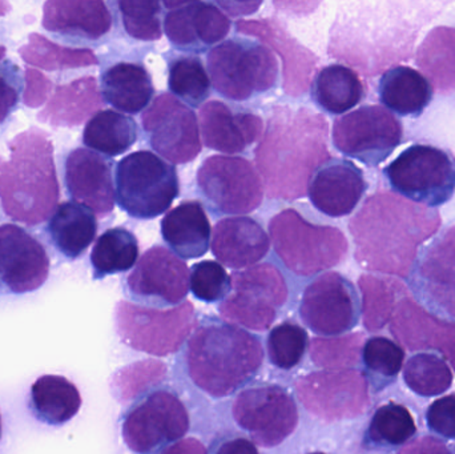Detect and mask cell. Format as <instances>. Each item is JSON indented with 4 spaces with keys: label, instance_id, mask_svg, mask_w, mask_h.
Masks as SVG:
<instances>
[{
    "label": "cell",
    "instance_id": "obj_1",
    "mask_svg": "<svg viewBox=\"0 0 455 454\" xmlns=\"http://www.w3.org/2000/svg\"><path fill=\"white\" fill-rule=\"evenodd\" d=\"M328 122L307 108L273 109L256 148L267 195L294 200L307 195L315 171L331 160Z\"/></svg>",
    "mask_w": 455,
    "mask_h": 454
},
{
    "label": "cell",
    "instance_id": "obj_2",
    "mask_svg": "<svg viewBox=\"0 0 455 454\" xmlns=\"http://www.w3.org/2000/svg\"><path fill=\"white\" fill-rule=\"evenodd\" d=\"M403 3L349 5L331 27L329 53L374 76L392 61L411 58L424 18Z\"/></svg>",
    "mask_w": 455,
    "mask_h": 454
},
{
    "label": "cell",
    "instance_id": "obj_3",
    "mask_svg": "<svg viewBox=\"0 0 455 454\" xmlns=\"http://www.w3.org/2000/svg\"><path fill=\"white\" fill-rule=\"evenodd\" d=\"M0 156V203L8 218L27 226L44 223L58 208L60 186L53 144L44 131L31 128L8 143Z\"/></svg>",
    "mask_w": 455,
    "mask_h": 454
},
{
    "label": "cell",
    "instance_id": "obj_4",
    "mask_svg": "<svg viewBox=\"0 0 455 454\" xmlns=\"http://www.w3.org/2000/svg\"><path fill=\"white\" fill-rule=\"evenodd\" d=\"M264 362L261 341L228 323L195 330L187 346V368L195 386L221 399L235 394L256 376Z\"/></svg>",
    "mask_w": 455,
    "mask_h": 454
},
{
    "label": "cell",
    "instance_id": "obj_5",
    "mask_svg": "<svg viewBox=\"0 0 455 454\" xmlns=\"http://www.w3.org/2000/svg\"><path fill=\"white\" fill-rule=\"evenodd\" d=\"M273 250L283 266L299 276H313L339 266L347 240L336 227L315 226L296 210H283L269 223Z\"/></svg>",
    "mask_w": 455,
    "mask_h": 454
},
{
    "label": "cell",
    "instance_id": "obj_6",
    "mask_svg": "<svg viewBox=\"0 0 455 454\" xmlns=\"http://www.w3.org/2000/svg\"><path fill=\"white\" fill-rule=\"evenodd\" d=\"M208 71L215 90L233 101L267 92L278 80L275 52L259 42L233 37L208 53Z\"/></svg>",
    "mask_w": 455,
    "mask_h": 454
},
{
    "label": "cell",
    "instance_id": "obj_7",
    "mask_svg": "<svg viewBox=\"0 0 455 454\" xmlns=\"http://www.w3.org/2000/svg\"><path fill=\"white\" fill-rule=\"evenodd\" d=\"M179 194L176 168L154 152H133L117 164V204L132 218L151 220L163 215Z\"/></svg>",
    "mask_w": 455,
    "mask_h": 454
},
{
    "label": "cell",
    "instance_id": "obj_8",
    "mask_svg": "<svg viewBox=\"0 0 455 454\" xmlns=\"http://www.w3.org/2000/svg\"><path fill=\"white\" fill-rule=\"evenodd\" d=\"M196 325V312L189 301L171 309H152L119 301L115 308V327L120 340L151 356L178 352Z\"/></svg>",
    "mask_w": 455,
    "mask_h": 454
},
{
    "label": "cell",
    "instance_id": "obj_9",
    "mask_svg": "<svg viewBox=\"0 0 455 454\" xmlns=\"http://www.w3.org/2000/svg\"><path fill=\"white\" fill-rule=\"evenodd\" d=\"M385 176L398 194L429 208L445 204L455 192V159L451 152L414 144L401 152Z\"/></svg>",
    "mask_w": 455,
    "mask_h": 454
},
{
    "label": "cell",
    "instance_id": "obj_10",
    "mask_svg": "<svg viewBox=\"0 0 455 454\" xmlns=\"http://www.w3.org/2000/svg\"><path fill=\"white\" fill-rule=\"evenodd\" d=\"M232 291L221 301V317L248 330H269L277 311L288 300L289 291L283 274L272 264L249 267L235 272Z\"/></svg>",
    "mask_w": 455,
    "mask_h": 454
},
{
    "label": "cell",
    "instance_id": "obj_11",
    "mask_svg": "<svg viewBox=\"0 0 455 454\" xmlns=\"http://www.w3.org/2000/svg\"><path fill=\"white\" fill-rule=\"evenodd\" d=\"M294 388L305 410L325 423L358 418L371 405L365 373L353 368L309 373Z\"/></svg>",
    "mask_w": 455,
    "mask_h": 454
},
{
    "label": "cell",
    "instance_id": "obj_12",
    "mask_svg": "<svg viewBox=\"0 0 455 454\" xmlns=\"http://www.w3.org/2000/svg\"><path fill=\"white\" fill-rule=\"evenodd\" d=\"M197 187L210 207L221 215L253 212L264 199L262 179L243 157H208L197 172Z\"/></svg>",
    "mask_w": 455,
    "mask_h": 454
},
{
    "label": "cell",
    "instance_id": "obj_13",
    "mask_svg": "<svg viewBox=\"0 0 455 454\" xmlns=\"http://www.w3.org/2000/svg\"><path fill=\"white\" fill-rule=\"evenodd\" d=\"M400 120L379 106H363L334 122L333 144L345 156L376 167L403 143Z\"/></svg>",
    "mask_w": 455,
    "mask_h": 454
},
{
    "label": "cell",
    "instance_id": "obj_14",
    "mask_svg": "<svg viewBox=\"0 0 455 454\" xmlns=\"http://www.w3.org/2000/svg\"><path fill=\"white\" fill-rule=\"evenodd\" d=\"M237 426L262 448L283 444L299 426V408L293 397L278 386L243 389L232 405Z\"/></svg>",
    "mask_w": 455,
    "mask_h": 454
},
{
    "label": "cell",
    "instance_id": "obj_15",
    "mask_svg": "<svg viewBox=\"0 0 455 454\" xmlns=\"http://www.w3.org/2000/svg\"><path fill=\"white\" fill-rule=\"evenodd\" d=\"M144 132L152 148L173 164H186L202 152L199 119L183 101L160 93L141 115Z\"/></svg>",
    "mask_w": 455,
    "mask_h": 454
},
{
    "label": "cell",
    "instance_id": "obj_16",
    "mask_svg": "<svg viewBox=\"0 0 455 454\" xmlns=\"http://www.w3.org/2000/svg\"><path fill=\"white\" fill-rule=\"evenodd\" d=\"M189 431L186 405L172 392L157 391L136 405L122 426L128 450L151 454L171 442H179Z\"/></svg>",
    "mask_w": 455,
    "mask_h": 454
},
{
    "label": "cell",
    "instance_id": "obj_17",
    "mask_svg": "<svg viewBox=\"0 0 455 454\" xmlns=\"http://www.w3.org/2000/svg\"><path fill=\"white\" fill-rule=\"evenodd\" d=\"M361 303L352 282L339 272L315 277L302 295L299 316L320 336H339L360 322Z\"/></svg>",
    "mask_w": 455,
    "mask_h": 454
},
{
    "label": "cell",
    "instance_id": "obj_18",
    "mask_svg": "<svg viewBox=\"0 0 455 454\" xmlns=\"http://www.w3.org/2000/svg\"><path fill=\"white\" fill-rule=\"evenodd\" d=\"M409 285L429 312L455 320V227L422 251Z\"/></svg>",
    "mask_w": 455,
    "mask_h": 454
},
{
    "label": "cell",
    "instance_id": "obj_19",
    "mask_svg": "<svg viewBox=\"0 0 455 454\" xmlns=\"http://www.w3.org/2000/svg\"><path fill=\"white\" fill-rule=\"evenodd\" d=\"M44 245L15 224L0 226V292L24 295L39 290L50 275Z\"/></svg>",
    "mask_w": 455,
    "mask_h": 454
},
{
    "label": "cell",
    "instance_id": "obj_20",
    "mask_svg": "<svg viewBox=\"0 0 455 454\" xmlns=\"http://www.w3.org/2000/svg\"><path fill=\"white\" fill-rule=\"evenodd\" d=\"M189 274L187 264L167 248H149L127 279L131 295L138 300L178 306L188 295Z\"/></svg>",
    "mask_w": 455,
    "mask_h": 454
},
{
    "label": "cell",
    "instance_id": "obj_21",
    "mask_svg": "<svg viewBox=\"0 0 455 454\" xmlns=\"http://www.w3.org/2000/svg\"><path fill=\"white\" fill-rule=\"evenodd\" d=\"M164 4L171 8L165 16V35L180 50L203 52L229 34V19L212 3L165 2Z\"/></svg>",
    "mask_w": 455,
    "mask_h": 454
},
{
    "label": "cell",
    "instance_id": "obj_22",
    "mask_svg": "<svg viewBox=\"0 0 455 454\" xmlns=\"http://www.w3.org/2000/svg\"><path fill=\"white\" fill-rule=\"evenodd\" d=\"M235 28L240 34L261 40L283 58V85L288 95L299 98L307 92L318 63V58L312 51L299 44L275 19L240 20Z\"/></svg>",
    "mask_w": 455,
    "mask_h": 454
},
{
    "label": "cell",
    "instance_id": "obj_23",
    "mask_svg": "<svg viewBox=\"0 0 455 454\" xmlns=\"http://www.w3.org/2000/svg\"><path fill=\"white\" fill-rule=\"evenodd\" d=\"M72 199L90 208L99 218L114 211L115 188L112 163L91 149L76 148L68 155L64 171Z\"/></svg>",
    "mask_w": 455,
    "mask_h": 454
},
{
    "label": "cell",
    "instance_id": "obj_24",
    "mask_svg": "<svg viewBox=\"0 0 455 454\" xmlns=\"http://www.w3.org/2000/svg\"><path fill=\"white\" fill-rule=\"evenodd\" d=\"M366 189L363 171L355 163L334 159L315 171L307 196L315 210L331 218H342L355 210Z\"/></svg>",
    "mask_w": 455,
    "mask_h": 454
},
{
    "label": "cell",
    "instance_id": "obj_25",
    "mask_svg": "<svg viewBox=\"0 0 455 454\" xmlns=\"http://www.w3.org/2000/svg\"><path fill=\"white\" fill-rule=\"evenodd\" d=\"M43 27L71 42H98L108 34L112 15L101 0H48L43 5Z\"/></svg>",
    "mask_w": 455,
    "mask_h": 454
},
{
    "label": "cell",
    "instance_id": "obj_26",
    "mask_svg": "<svg viewBox=\"0 0 455 454\" xmlns=\"http://www.w3.org/2000/svg\"><path fill=\"white\" fill-rule=\"evenodd\" d=\"M390 331L411 351L437 349L455 370V323L433 316L416 301L403 299L393 315Z\"/></svg>",
    "mask_w": 455,
    "mask_h": 454
},
{
    "label": "cell",
    "instance_id": "obj_27",
    "mask_svg": "<svg viewBox=\"0 0 455 454\" xmlns=\"http://www.w3.org/2000/svg\"><path fill=\"white\" fill-rule=\"evenodd\" d=\"M203 141L223 154H240L262 138L264 122L249 112L235 114L223 101L211 100L199 111Z\"/></svg>",
    "mask_w": 455,
    "mask_h": 454
},
{
    "label": "cell",
    "instance_id": "obj_28",
    "mask_svg": "<svg viewBox=\"0 0 455 454\" xmlns=\"http://www.w3.org/2000/svg\"><path fill=\"white\" fill-rule=\"evenodd\" d=\"M213 255L228 268L253 267L269 252L270 242L261 224L248 216L221 219L211 240Z\"/></svg>",
    "mask_w": 455,
    "mask_h": 454
},
{
    "label": "cell",
    "instance_id": "obj_29",
    "mask_svg": "<svg viewBox=\"0 0 455 454\" xmlns=\"http://www.w3.org/2000/svg\"><path fill=\"white\" fill-rule=\"evenodd\" d=\"M162 235L175 255L192 260L210 250L212 227L204 207L188 200L171 210L162 220Z\"/></svg>",
    "mask_w": 455,
    "mask_h": 454
},
{
    "label": "cell",
    "instance_id": "obj_30",
    "mask_svg": "<svg viewBox=\"0 0 455 454\" xmlns=\"http://www.w3.org/2000/svg\"><path fill=\"white\" fill-rule=\"evenodd\" d=\"M103 106L98 80L80 77L66 85L56 87L47 106L37 119L53 127H76L83 124Z\"/></svg>",
    "mask_w": 455,
    "mask_h": 454
},
{
    "label": "cell",
    "instance_id": "obj_31",
    "mask_svg": "<svg viewBox=\"0 0 455 454\" xmlns=\"http://www.w3.org/2000/svg\"><path fill=\"white\" fill-rule=\"evenodd\" d=\"M151 75L140 64L117 63L101 75V95L127 114L144 111L154 98Z\"/></svg>",
    "mask_w": 455,
    "mask_h": 454
},
{
    "label": "cell",
    "instance_id": "obj_32",
    "mask_svg": "<svg viewBox=\"0 0 455 454\" xmlns=\"http://www.w3.org/2000/svg\"><path fill=\"white\" fill-rule=\"evenodd\" d=\"M379 100L401 116H419L433 100L435 90L417 69L400 66L389 69L379 80Z\"/></svg>",
    "mask_w": 455,
    "mask_h": 454
},
{
    "label": "cell",
    "instance_id": "obj_33",
    "mask_svg": "<svg viewBox=\"0 0 455 454\" xmlns=\"http://www.w3.org/2000/svg\"><path fill=\"white\" fill-rule=\"evenodd\" d=\"M48 232L56 250L69 260L80 258L88 250L96 234L95 213L76 202L58 205L48 223Z\"/></svg>",
    "mask_w": 455,
    "mask_h": 454
},
{
    "label": "cell",
    "instance_id": "obj_34",
    "mask_svg": "<svg viewBox=\"0 0 455 454\" xmlns=\"http://www.w3.org/2000/svg\"><path fill=\"white\" fill-rule=\"evenodd\" d=\"M31 410L47 426L68 423L82 408V394L74 383L59 375L40 376L31 386Z\"/></svg>",
    "mask_w": 455,
    "mask_h": 454
},
{
    "label": "cell",
    "instance_id": "obj_35",
    "mask_svg": "<svg viewBox=\"0 0 455 454\" xmlns=\"http://www.w3.org/2000/svg\"><path fill=\"white\" fill-rule=\"evenodd\" d=\"M365 87L357 72L342 64L323 67L313 82V99L323 111L341 115L361 103Z\"/></svg>",
    "mask_w": 455,
    "mask_h": 454
},
{
    "label": "cell",
    "instance_id": "obj_36",
    "mask_svg": "<svg viewBox=\"0 0 455 454\" xmlns=\"http://www.w3.org/2000/svg\"><path fill=\"white\" fill-rule=\"evenodd\" d=\"M138 135L135 119L112 109H104L88 120L83 132V143L88 148L114 157L127 152L138 140Z\"/></svg>",
    "mask_w": 455,
    "mask_h": 454
},
{
    "label": "cell",
    "instance_id": "obj_37",
    "mask_svg": "<svg viewBox=\"0 0 455 454\" xmlns=\"http://www.w3.org/2000/svg\"><path fill=\"white\" fill-rule=\"evenodd\" d=\"M139 259V243L128 229L117 227L104 232L93 245L91 264L93 277L103 279L108 275L130 271Z\"/></svg>",
    "mask_w": 455,
    "mask_h": 454
},
{
    "label": "cell",
    "instance_id": "obj_38",
    "mask_svg": "<svg viewBox=\"0 0 455 454\" xmlns=\"http://www.w3.org/2000/svg\"><path fill=\"white\" fill-rule=\"evenodd\" d=\"M417 434V424L408 408L397 402L381 405L371 416L365 444L373 450H395L408 444Z\"/></svg>",
    "mask_w": 455,
    "mask_h": 454
},
{
    "label": "cell",
    "instance_id": "obj_39",
    "mask_svg": "<svg viewBox=\"0 0 455 454\" xmlns=\"http://www.w3.org/2000/svg\"><path fill=\"white\" fill-rule=\"evenodd\" d=\"M27 64L39 67L45 71L84 68L98 66L99 60L93 51L87 48H69L58 45L39 34H31L28 43L19 50Z\"/></svg>",
    "mask_w": 455,
    "mask_h": 454
},
{
    "label": "cell",
    "instance_id": "obj_40",
    "mask_svg": "<svg viewBox=\"0 0 455 454\" xmlns=\"http://www.w3.org/2000/svg\"><path fill=\"white\" fill-rule=\"evenodd\" d=\"M361 357L366 380L374 392H379L395 383L400 375L405 362V349L390 339L376 336L363 344Z\"/></svg>",
    "mask_w": 455,
    "mask_h": 454
},
{
    "label": "cell",
    "instance_id": "obj_41",
    "mask_svg": "<svg viewBox=\"0 0 455 454\" xmlns=\"http://www.w3.org/2000/svg\"><path fill=\"white\" fill-rule=\"evenodd\" d=\"M453 373L445 360L435 354H413L403 367V381L421 397H435L453 386Z\"/></svg>",
    "mask_w": 455,
    "mask_h": 454
},
{
    "label": "cell",
    "instance_id": "obj_42",
    "mask_svg": "<svg viewBox=\"0 0 455 454\" xmlns=\"http://www.w3.org/2000/svg\"><path fill=\"white\" fill-rule=\"evenodd\" d=\"M363 293V325L369 332H379L395 315L398 284L381 277L363 275L358 280Z\"/></svg>",
    "mask_w": 455,
    "mask_h": 454
},
{
    "label": "cell",
    "instance_id": "obj_43",
    "mask_svg": "<svg viewBox=\"0 0 455 454\" xmlns=\"http://www.w3.org/2000/svg\"><path fill=\"white\" fill-rule=\"evenodd\" d=\"M168 85L187 106L200 107L211 92V77L196 56H179L170 63Z\"/></svg>",
    "mask_w": 455,
    "mask_h": 454
},
{
    "label": "cell",
    "instance_id": "obj_44",
    "mask_svg": "<svg viewBox=\"0 0 455 454\" xmlns=\"http://www.w3.org/2000/svg\"><path fill=\"white\" fill-rule=\"evenodd\" d=\"M165 375L167 365L164 362L154 359L143 360L116 370L109 380V388L120 404H128L152 386L162 383Z\"/></svg>",
    "mask_w": 455,
    "mask_h": 454
},
{
    "label": "cell",
    "instance_id": "obj_45",
    "mask_svg": "<svg viewBox=\"0 0 455 454\" xmlns=\"http://www.w3.org/2000/svg\"><path fill=\"white\" fill-rule=\"evenodd\" d=\"M363 346V333L315 338L310 341V359L323 370H350L360 362Z\"/></svg>",
    "mask_w": 455,
    "mask_h": 454
},
{
    "label": "cell",
    "instance_id": "obj_46",
    "mask_svg": "<svg viewBox=\"0 0 455 454\" xmlns=\"http://www.w3.org/2000/svg\"><path fill=\"white\" fill-rule=\"evenodd\" d=\"M309 346L307 331L294 322L275 325L267 336V354L275 368L291 370L304 359Z\"/></svg>",
    "mask_w": 455,
    "mask_h": 454
},
{
    "label": "cell",
    "instance_id": "obj_47",
    "mask_svg": "<svg viewBox=\"0 0 455 454\" xmlns=\"http://www.w3.org/2000/svg\"><path fill=\"white\" fill-rule=\"evenodd\" d=\"M123 26L133 39L154 42L163 36L162 4L156 0H120Z\"/></svg>",
    "mask_w": 455,
    "mask_h": 454
},
{
    "label": "cell",
    "instance_id": "obj_48",
    "mask_svg": "<svg viewBox=\"0 0 455 454\" xmlns=\"http://www.w3.org/2000/svg\"><path fill=\"white\" fill-rule=\"evenodd\" d=\"M195 298L205 303L223 300L232 291V279L218 261L205 260L195 264L189 280Z\"/></svg>",
    "mask_w": 455,
    "mask_h": 454
},
{
    "label": "cell",
    "instance_id": "obj_49",
    "mask_svg": "<svg viewBox=\"0 0 455 454\" xmlns=\"http://www.w3.org/2000/svg\"><path fill=\"white\" fill-rule=\"evenodd\" d=\"M453 59V79L455 88V28L433 29L424 44L419 48V64L424 71L435 77L443 67Z\"/></svg>",
    "mask_w": 455,
    "mask_h": 454
},
{
    "label": "cell",
    "instance_id": "obj_50",
    "mask_svg": "<svg viewBox=\"0 0 455 454\" xmlns=\"http://www.w3.org/2000/svg\"><path fill=\"white\" fill-rule=\"evenodd\" d=\"M21 90L23 85L18 67L11 61H0V124L15 109Z\"/></svg>",
    "mask_w": 455,
    "mask_h": 454
},
{
    "label": "cell",
    "instance_id": "obj_51",
    "mask_svg": "<svg viewBox=\"0 0 455 454\" xmlns=\"http://www.w3.org/2000/svg\"><path fill=\"white\" fill-rule=\"evenodd\" d=\"M427 424L430 431L443 439H455V394L441 397L427 410Z\"/></svg>",
    "mask_w": 455,
    "mask_h": 454
},
{
    "label": "cell",
    "instance_id": "obj_52",
    "mask_svg": "<svg viewBox=\"0 0 455 454\" xmlns=\"http://www.w3.org/2000/svg\"><path fill=\"white\" fill-rule=\"evenodd\" d=\"M53 84L50 79L37 69L26 68V87H24L23 103L29 108H37L47 101Z\"/></svg>",
    "mask_w": 455,
    "mask_h": 454
},
{
    "label": "cell",
    "instance_id": "obj_53",
    "mask_svg": "<svg viewBox=\"0 0 455 454\" xmlns=\"http://www.w3.org/2000/svg\"><path fill=\"white\" fill-rule=\"evenodd\" d=\"M397 454H453L443 440L435 436H421L411 440Z\"/></svg>",
    "mask_w": 455,
    "mask_h": 454
},
{
    "label": "cell",
    "instance_id": "obj_54",
    "mask_svg": "<svg viewBox=\"0 0 455 454\" xmlns=\"http://www.w3.org/2000/svg\"><path fill=\"white\" fill-rule=\"evenodd\" d=\"M162 454H208V450L202 442L189 437V439H181L168 445Z\"/></svg>",
    "mask_w": 455,
    "mask_h": 454
},
{
    "label": "cell",
    "instance_id": "obj_55",
    "mask_svg": "<svg viewBox=\"0 0 455 454\" xmlns=\"http://www.w3.org/2000/svg\"><path fill=\"white\" fill-rule=\"evenodd\" d=\"M216 454H259L256 444L251 440L237 437V439L228 440L219 447Z\"/></svg>",
    "mask_w": 455,
    "mask_h": 454
},
{
    "label": "cell",
    "instance_id": "obj_56",
    "mask_svg": "<svg viewBox=\"0 0 455 454\" xmlns=\"http://www.w3.org/2000/svg\"><path fill=\"white\" fill-rule=\"evenodd\" d=\"M11 11V4L7 2H3V0H0V16L7 15L8 12Z\"/></svg>",
    "mask_w": 455,
    "mask_h": 454
},
{
    "label": "cell",
    "instance_id": "obj_57",
    "mask_svg": "<svg viewBox=\"0 0 455 454\" xmlns=\"http://www.w3.org/2000/svg\"><path fill=\"white\" fill-rule=\"evenodd\" d=\"M4 55H5V48L3 47V45H0V61H2L3 59H4Z\"/></svg>",
    "mask_w": 455,
    "mask_h": 454
},
{
    "label": "cell",
    "instance_id": "obj_58",
    "mask_svg": "<svg viewBox=\"0 0 455 454\" xmlns=\"http://www.w3.org/2000/svg\"><path fill=\"white\" fill-rule=\"evenodd\" d=\"M0 439H2V416H0Z\"/></svg>",
    "mask_w": 455,
    "mask_h": 454
},
{
    "label": "cell",
    "instance_id": "obj_59",
    "mask_svg": "<svg viewBox=\"0 0 455 454\" xmlns=\"http://www.w3.org/2000/svg\"><path fill=\"white\" fill-rule=\"evenodd\" d=\"M309 454H326V453H323V452H313V453H309Z\"/></svg>",
    "mask_w": 455,
    "mask_h": 454
}]
</instances>
